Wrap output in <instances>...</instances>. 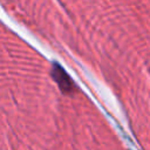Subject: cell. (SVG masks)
<instances>
[{
    "instance_id": "6da1fadb",
    "label": "cell",
    "mask_w": 150,
    "mask_h": 150,
    "mask_svg": "<svg viewBox=\"0 0 150 150\" xmlns=\"http://www.w3.org/2000/svg\"><path fill=\"white\" fill-rule=\"evenodd\" d=\"M52 76L54 81L57 83L59 88L62 90L63 94L70 95L75 91V86L71 81V79L68 76V74L60 67V64L54 63L53 69H52Z\"/></svg>"
}]
</instances>
